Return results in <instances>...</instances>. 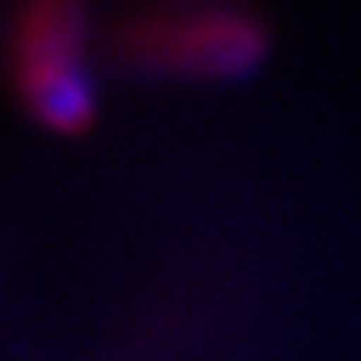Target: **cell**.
<instances>
[{"instance_id":"cell-2","label":"cell","mask_w":361,"mask_h":361,"mask_svg":"<svg viewBox=\"0 0 361 361\" xmlns=\"http://www.w3.org/2000/svg\"><path fill=\"white\" fill-rule=\"evenodd\" d=\"M99 58L96 0H7L0 10V83L45 135L80 137L99 122Z\"/></svg>"},{"instance_id":"cell-1","label":"cell","mask_w":361,"mask_h":361,"mask_svg":"<svg viewBox=\"0 0 361 361\" xmlns=\"http://www.w3.org/2000/svg\"><path fill=\"white\" fill-rule=\"evenodd\" d=\"M272 26L252 0H128L102 26V58L154 83H233L269 61Z\"/></svg>"}]
</instances>
